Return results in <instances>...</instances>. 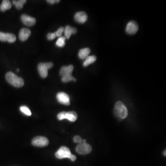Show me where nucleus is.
<instances>
[{
	"label": "nucleus",
	"instance_id": "nucleus-7",
	"mask_svg": "<svg viewBox=\"0 0 166 166\" xmlns=\"http://www.w3.org/2000/svg\"><path fill=\"white\" fill-rule=\"evenodd\" d=\"M16 40V36L10 33H4L0 31V41L8 42L10 43L15 42Z\"/></svg>",
	"mask_w": 166,
	"mask_h": 166
},
{
	"label": "nucleus",
	"instance_id": "nucleus-28",
	"mask_svg": "<svg viewBox=\"0 0 166 166\" xmlns=\"http://www.w3.org/2000/svg\"><path fill=\"white\" fill-rule=\"evenodd\" d=\"M70 159L71 161L74 162V161H75L76 160V156H75L74 155H72L71 157H70Z\"/></svg>",
	"mask_w": 166,
	"mask_h": 166
},
{
	"label": "nucleus",
	"instance_id": "nucleus-16",
	"mask_svg": "<svg viewBox=\"0 0 166 166\" xmlns=\"http://www.w3.org/2000/svg\"><path fill=\"white\" fill-rule=\"evenodd\" d=\"M12 7V3L8 0H3L2 4L0 5V10L2 12H4L6 10L10 9Z\"/></svg>",
	"mask_w": 166,
	"mask_h": 166
},
{
	"label": "nucleus",
	"instance_id": "nucleus-18",
	"mask_svg": "<svg viewBox=\"0 0 166 166\" xmlns=\"http://www.w3.org/2000/svg\"><path fill=\"white\" fill-rule=\"evenodd\" d=\"M96 57L95 55H91L88 56L87 58L85 59V61L83 62V66L84 67H87L90 65L91 64L95 62L96 61Z\"/></svg>",
	"mask_w": 166,
	"mask_h": 166
},
{
	"label": "nucleus",
	"instance_id": "nucleus-12",
	"mask_svg": "<svg viewBox=\"0 0 166 166\" xmlns=\"http://www.w3.org/2000/svg\"><path fill=\"white\" fill-rule=\"evenodd\" d=\"M75 20L78 23L83 24L86 22L88 19V16L84 12H77L75 16Z\"/></svg>",
	"mask_w": 166,
	"mask_h": 166
},
{
	"label": "nucleus",
	"instance_id": "nucleus-3",
	"mask_svg": "<svg viewBox=\"0 0 166 166\" xmlns=\"http://www.w3.org/2000/svg\"><path fill=\"white\" fill-rule=\"evenodd\" d=\"M53 67V63L51 62L40 63L38 65V71L41 77L45 78L48 75V70Z\"/></svg>",
	"mask_w": 166,
	"mask_h": 166
},
{
	"label": "nucleus",
	"instance_id": "nucleus-26",
	"mask_svg": "<svg viewBox=\"0 0 166 166\" xmlns=\"http://www.w3.org/2000/svg\"><path fill=\"white\" fill-rule=\"evenodd\" d=\"M82 139L79 136H75L74 138V141L76 143L80 144L82 142Z\"/></svg>",
	"mask_w": 166,
	"mask_h": 166
},
{
	"label": "nucleus",
	"instance_id": "nucleus-30",
	"mask_svg": "<svg viewBox=\"0 0 166 166\" xmlns=\"http://www.w3.org/2000/svg\"><path fill=\"white\" fill-rule=\"evenodd\" d=\"M17 71H18H18H19V69H17Z\"/></svg>",
	"mask_w": 166,
	"mask_h": 166
},
{
	"label": "nucleus",
	"instance_id": "nucleus-4",
	"mask_svg": "<svg viewBox=\"0 0 166 166\" xmlns=\"http://www.w3.org/2000/svg\"><path fill=\"white\" fill-rule=\"evenodd\" d=\"M72 155L69 148L64 146L61 147L55 153V156L60 159L63 158L70 159Z\"/></svg>",
	"mask_w": 166,
	"mask_h": 166
},
{
	"label": "nucleus",
	"instance_id": "nucleus-11",
	"mask_svg": "<svg viewBox=\"0 0 166 166\" xmlns=\"http://www.w3.org/2000/svg\"><path fill=\"white\" fill-rule=\"evenodd\" d=\"M31 34L30 30L26 28H23L20 30L19 32V38L21 41H25L29 38Z\"/></svg>",
	"mask_w": 166,
	"mask_h": 166
},
{
	"label": "nucleus",
	"instance_id": "nucleus-6",
	"mask_svg": "<svg viewBox=\"0 0 166 166\" xmlns=\"http://www.w3.org/2000/svg\"><path fill=\"white\" fill-rule=\"evenodd\" d=\"M49 141L47 138L42 136L35 137L32 141V144L37 147H45L49 144Z\"/></svg>",
	"mask_w": 166,
	"mask_h": 166
},
{
	"label": "nucleus",
	"instance_id": "nucleus-23",
	"mask_svg": "<svg viewBox=\"0 0 166 166\" xmlns=\"http://www.w3.org/2000/svg\"><path fill=\"white\" fill-rule=\"evenodd\" d=\"M64 31V28L63 27H61L58 29V30L55 32V35H56V37H62V35Z\"/></svg>",
	"mask_w": 166,
	"mask_h": 166
},
{
	"label": "nucleus",
	"instance_id": "nucleus-22",
	"mask_svg": "<svg viewBox=\"0 0 166 166\" xmlns=\"http://www.w3.org/2000/svg\"><path fill=\"white\" fill-rule=\"evenodd\" d=\"M71 81H76V79L71 75L66 76L62 78V81L64 83H67Z\"/></svg>",
	"mask_w": 166,
	"mask_h": 166
},
{
	"label": "nucleus",
	"instance_id": "nucleus-20",
	"mask_svg": "<svg viewBox=\"0 0 166 166\" xmlns=\"http://www.w3.org/2000/svg\"><path fill=\"white\" fill-rule=\"evenodd\" d=\"M66 38L64 37L59 38L56 42V46L59 47H63L65 45Z\"/></svg>",
	"mask_w": 166,
	"mask_h": 166
},
{
	"label": "nucleus",
	"instance_id": "nucleus-10",
	"mask_svg": "<svg viewBox=\"0 0 166 166\" xmlns=\"http://www.w3.org/2000/svg\"><path fill=\"white\" fill-rule=\"evenodd\" d=\"M21 19L25 25L28 26H32L36 24L35 18L25 14L21 15Z\"/></svg>",
	"mask_w": 166,
	"mask_h": 166
},
{
	"label": "nucleus",
	"instance_id": "nucleus-29",
	"mask_svg": "<svg viewBox=\"0 0 166 166\" xmlns=\"http://www.w3.org/2000/svg\"><path fill=\"white\" fill-rule=\"evenodd\" d=\"M164 155L165 156H166V151H165L164 152Z\"/></svg>",
	"mask_w": 166,
	"mask_h": 166
},
{
	"label": "nucleus",
	"instance_id": "nucleus-27",
	"mask_svg": "<svg viewBox=\"0 0 166 166\" xmlns=\"http://www.w3.org/2000/svg\"><path fill=\"white\" fill-rule=\"evenodd\" d=\"M47 2L49 3L53 4H54L55 2H60V1H59V0H48Z\"/></svg>",
	"mask_w": 166,
	"mask_h": 166
},
{
	"label": "nucleus",
	"instance_id": "nucleus-13",
	"mask_svg": "<svg viewBox=\"0 0 166 166\" xmlns=\"http://www.w3.org/2000/svg\"><path fill=\"white\" fill-rule=\"evenodd\" d=\"M74 66L70 65L68 66H63L60 70V74L62 77L71 75L74 70Z\"/></svg>",
	"mask_w": 166,
	"mask_h": 166
},
{
	"label": "nucleus",
	"instance_id": "nucleus-5",
	"mask_svg": "<svg viewBox=\"0 0 166 166\" xmlns=\"http://www.w3.org/2000/svg\"><path fill=\"white\" fill-rule=\"evenodd\" d=\"M76 152L79 154H88L91 152V146L86 143L79 144L76 148Z\"/></svg>",
	"mask_w": 166,
	"mask_h": 166
},
{
	"label": "nucleus",
	"instance_id": "nucleus-2",
	"mask_svg": "<svg viewBox=\"0 0 166 166\" xmlns=\"http://www.w3.org/2000/svg\"><path fill=\"white\" fill-rule=\"evenodd\" d=\"M6 79L8 83L14 87L20 88L24 85L23 79L19 77L12 72H7L6 75Z\"/></svg>",
	"mask_w": 166,
	"mask_h": 166
},
{
	"label": "nucleus",
	"instance_id": "nucleus-24",
	"mask_svg": "<svg viewBox=\"0 0 166 166\" xmlns=\"http://www.w3.org/2000/svg\"><path fill=\"white\" fill-rule=\"evenodd\" d=\"M67 112H62L59 113L57 115V118L59 120H62L63 119H65L66 116Z\"/></svg>",
	"mask_w": 166,
	"mask_h": 166
},
{
	"label": "nucleus",
	"instance_id": "nucleus-8",
	"mask_svg": "<svg viewBox=\"0 0 166 166\" xmlns=\"http://www.w3.org/2000/svg\"><path fill=\"white\" fill-rule=\"evenodd\" d=\"M56 97L60 103L65 105H69L70 104V97L67 94L61 92L57 94Z\"/></svg>",
	"mask_w": 166,
	"mask_h": 166
},
{
	"label": "nucleus",
	"instance_id": "nucleus-19",
	"mask_svg": "<svg viewBox=\"0 0 166 166\" xmlns=\"http://www.w3.org/2000/svg\"><path fill=\"white\" fill-rule=\"evenodd\" d=\"M26 2V0H19V1H13V3L17 9H21L23 7L24 4Z\"/></svg>",
	"mask_w": 166,
	"mask_h": 166
},
{
	"label": "nucleus",
	"instance_id": "nucleus-9",
	"mask_svg": "<svg viewBox=\"0 0 166 166\" xmlns=\"http://www.w3.org/2000/svg\"><path fill=\"white\" fill-rule=\"evenodd\" d=\"M139 30V26L135 21H130L126 27V32L129 34H135Z\"/></svg>",
	"mask_w": 166,
	"mask_h": 166
},
{
	"label": "nucleus",
	"instance_id": "nucleus-25",
	"mask_svg": "<svg viewBox=\"0 0 166 166\" xmlns=\"http://www.w3.org/2000/svg\"><path fill=\"white\" fill-rule=\"evenodd\" d=\"M47 37V38L49 40H52L56 38V35H55V32H53V33H48Z\"/></svg>",
	"mask_w": 166,
	"mask_h": 166
},
{
	"label": "nucleus",
	"instance_id": "nucleus-21",
	"mask_svg": "<svg viewBox=\"0 0 166 166\" xmlns=\"http://www.w3.org/2000/svg\"><path fill=\"white\" fill-rule=\"evenodd\" d=\"M20 110L26 115L30 116L31 115V111L29 108L26 106H22L20 107Z\"/></svg>",
	"mask_w": 166,
	"mask_h": 166
},
{
	"label": "nucleus",
	"instance_id": "nucleus-14",
	"mask_svg": "<svg viewBox=\"0 0 166 166\" xmlns=\"http://www.w3.org/2000/svg\"><path fill=\"white\" fill-rule=\"evenodd\" d=\"M77 30L76 28L72 27L70 26H67L64 28V34L66 38L69 39L72 34H75L77 33Z\"/></svg>",
	"mask_w": 166,
	"mask_h": 166
},
{
	"label": "nucleus",
	"instance_id": "nucleus-1",
	"mask_svg": "<svg viewBox=\"0 0 166 166\" xmlns=\"http://www.w3.org/2000/svg\"><path fill=\"white\" fill-rule=\"evenodd\" d=\"M114 112L115 116L120 119H124L128 115V109L121 101H118L116 103Z\"/></svg>",
	"mask_w": 166,
	"mask_h": 166
},
{
	"label": "nucleus",
	"instance_id": "nucleus-15",
	"mask_svg": "<svg viewBox=\"0 0 166 166\" xmlns=\"http://www.w3.org/2000/svg\"><path fill=\"white\" fill-rule=\"evenodd\" d=\"M91 53V50L89 48H86L81 49L79 53V56L81 59H85L89 56Z\"/></svg>",
	"mask_w": 166,
	"mask_h": 166
},
{
	"label": "nucleus",
	"instance_id": "nucleus-17",
	"mask_svg": "<svg viewBox=\"0 0 166 166\" xmlns=\"http://www.w3.org/2000/svg\"><path fill=\"white\" fill-rule=\"evenodd\" d=\"M78 115L75 112L70 111L67 112L66 119L71 122H75L77 119Z\"/></svg>",
	"mask_w": 166,
	"mask_h": 166
}]
</instances>
